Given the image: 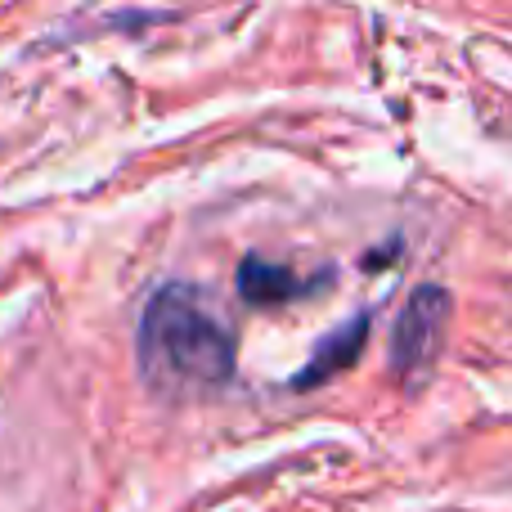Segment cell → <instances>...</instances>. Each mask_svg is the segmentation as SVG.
<instances>
[{
    "label": "cell",
    "mask_w": 512,
    "mask_h": 512,
    "mask_svg": "<svg viewBox=\"0 0 512 512\" xmlns=\"http://www.w3.org/2000/svg\"><path fill=\"white\" fill-rule=\"evenodd\" d=\"M364 333H369V315H360V319H351V328H346L342 337H333V342H324L315 351V364H310L306 373H301V387H310V382H319V378H328L333 369H342V364H351L355 360V351H360V342H364Z\"/></svg>",
    "instance_id": "4"
},
{
    "label": "cell",
    "mask_w": 512,
    "mask_h": 512,
    "mask_svg": "<svg viewBox=\"0 0 512 512\" xmlns=\"http://www.w3.org/2000/svg\"><path fill=\"white\" fill-rule=\"evenodd\" d=\"M140 364L158 387H221L234 373V342L185 288H162L140 315Z\"/></svg>",
    "instance_id": "1"
},
{
    "label": "cell",
    "mask_w": 512,
    "mask_h": 512,
    "mask_svg": "<svg viewBox=\"0 0 512 512\" xmlns=\"http://www.w3.org/2000/svg\"><path fill=\"white\" fill-rule=\"evenodd\" d=\"M445 310H450V297H445V288H436V283H423V288L405 301L396 337H391V355H396L400 369H423V364L432 360L436 342H441Z\"/></svg>",
    "instance_id": "2"
},
{
    "label": "cell",
    "mask_w": 512,
    "mask_h": 512,
    "mask_svg": "<svg viewBox=\"0 0 512 512\" xmlns=\"http://www.w3.org/2000/svg\"><path fill=\"white\" fill-rule=\"evenodd\" d=\"M239 288L248 301H261V306H274V301H288L301 292V279L288 270V265H274V261H243L239 270Z\"/></svg>",
    "instance_id": "3"
}]
</instances>
